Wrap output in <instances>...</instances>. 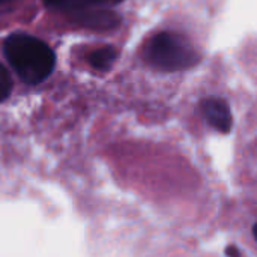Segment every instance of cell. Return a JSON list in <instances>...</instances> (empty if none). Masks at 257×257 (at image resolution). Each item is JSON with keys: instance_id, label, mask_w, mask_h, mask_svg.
<instances>
[{"instance_id": "cell-3", "label": "cell", "mask_w": 257, "mask_h": 257, "mask_svg": "<svg viewBox=\"0 0 257 257\" xmlns=\"http://www.w3.org/2000/svg\"><path fill=\"white\" fill-rule=\"evenodd\" d=\"M200 110L206 122L214 130L223 134L230 133L232 125H233V117H232V111H230L227 101L217 98V96H209L202 101Z\"/></svg>"}, {"instance_id": "cell-1", "label": "cell", "mask_w": 257, "mask_h": 257, "mask_svg": "<svg viewBox=\"0 0 257 257\" xmlns=\"http://www.w3.org/2000/svg\"><path fill=\"white\" fill-rule=\"evenodd\" d=\"M3 53L18 77L27 84H39L50 77L56 65L53 50L41 39L15 33L5 39Z\"/></svg>"}, {"instance_id": "cell-5", "label": "cell", "mask_w": 257, "mask_h": 257, "mask_svg": "<svg viewBox=\"0 0 257 257\" xmlns=\"http://www.w3.org/2000/svg\"><path fill=\"white\" fill-rule=\"evenodd\" d=\"M117 59V51L113 47H102L95 50L89 56V63L98 71H107Z\"/></svg>"}, {"instance_id": "cell-8", "label": "cell", "mask_w": 257, "mask_h": 257, "mask_svg": "<svg viewBox=\"0 0 257 257\" xmlns=\"http://www.w3.org/2000/svg\"><path fill=\"white\" fill-rule=\"evenodd\" d=\"M226 254H227L229 257H239V251H238V248H236V247L229 245V247L226 248Z\"/></svg>"}, {"instance_id": "cell-4", "label": "cell", "mask_w": 257, "mask_h": 257, "mask_svg": "<svg viewBox=\"0 0 257 257\" xmlns=\"http://www.w3.org/2000/svg\"><path fill=\"white\" fill-rule=\"evenodd\" d=\"M80 23L86 27L93 29H113L119 24V17L110 12H96V14H81Z\"/></svg>"}, {"instance_id": "cell-9", "label": "cell", "mask_w": 257, "mask_h": 257, "mask_svg": "<svg viewBox=\"0 0 257 257\" xmlns=\"http://www.w3.org/2000/svg\"><path fill=\"white\" fill-rule=\"evenodd\" d=\"M253 235H254V238L257 239V223L254 224V227H253Z\"/></svg>"}, {"instance_id": "cell-6", "label": "cell", "mask_w": 257, "mask_h": 257, "mask_svg": "<svg viewBox=\"0 0 257 257\" xmlns=\"http://www.w3.org/2000/svg\"><path fill=\"white\" fill-rule=\"evenodd\" d=\"M104 2L107 0H44L47 6L56 9H65V11H81L84 8L95 6ZM113 2H122V0H113Z\"/></svg>"}, {"instance_id": "cell-10", "label": "cell", "mask_w": 257, "mask_h": 257, "mask_svg": "<svg viewBox=\"0 0 257 257\" xmlns=\"http://www.w3.org/2000/svg\"><path fill=\"white\" fill-rule=\"evenodd\" d=\"M6 2H11V0H0V5H3V3H6Z\"/></svg>"}, {"instance_id": "cell-7", "label": "cell", "mask_w": 257, "mask_h": 257, "mask_svg": "<svg viewBox=\"0 0 257 257\" xmlns=\"http://www.w3.org/2000/svg\"><path fill=\"white\" fill-rule=\"evenodd\" d=\"M11 90H12V80H11V75L9 72L0 65V102L5 101L9 95H11Z\"/></svg>"}, {"instance_id": "cell-2", "label": "cell", "mask_w": 257, "mask_h": 257, "mask_svg": "<svg viewBox=\"0 0 257 257\" xmlns=\"http://www.w3.org/2000/svg\"><path fill=\"white\" fill-rule=\"evenodd\" d=\"M148 63L163 72H179L196 66L200 62L199 53L182 35L173 32L157 33L146 45Z\"/></svg>"}]
</instances>
